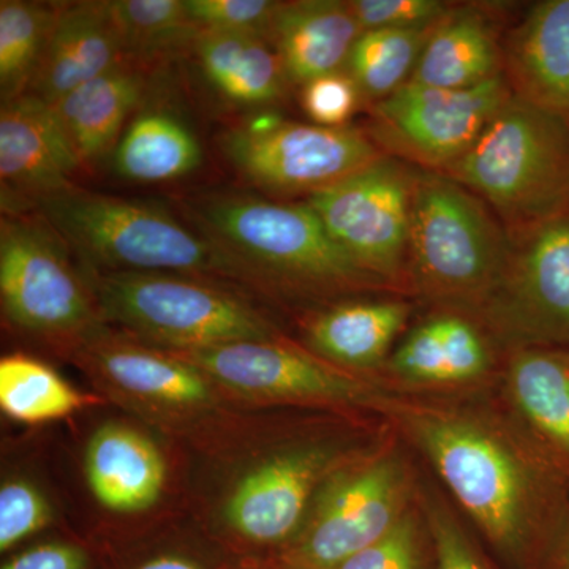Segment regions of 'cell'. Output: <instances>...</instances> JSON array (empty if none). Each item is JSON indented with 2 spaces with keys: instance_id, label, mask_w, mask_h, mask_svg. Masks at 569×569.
<instances>
[{
  "instance_id": "obj_26",
  "label": "cell",
  "mask_w": 569,
  "mask_h": 569,
  "mask_svg": "<svg viewBox=\"0 0 569 569\" xmlns=\"http://www.w3.org/2000/svg\"><path fill=\"white\" fill-rule=\"evenodd\" d=\"M193 50L206 80L230 102L258 107L282 96L287 74L279 54L266 39L200 32Z\"/></svg>"
},
{
  "instance_id": "obj_39",
  "label": "cell",
  "mask_w": 569,
  "mask_h": 569,
  "mask_svg": "<svg viewBox=\"0 0 569 569\" xmlns=\"http://www.w3.org/2000/svg\"><path fill=\"white\" fill-rule=\"evenodd\" d=\"M538 569H569V515Z\"/></svg>"
},
{
  "instance_id": "obj_23",
  "label": "cell",
  "mask_w": 569,
  "mask_h": 569,
  "mask_svg": "<svg viewBox=\"0 0 569 569\" xmlns=\"http://www.w3.org/2000/svg\"><path fill=\"white\" fill-rule=\"evenodd\" d=\"M361 33L348 2L299 0L282 3L272 40L287 80L306 86L346 70Z\"/></svg>"
},
{
  "instance_id": "obj_2",
  "label": "cell",
  "mask_w": 569,
  "mask_h": 569,
  "mask_svg": "<svg viewBox=\"0 0 569 569\" xmlns=\"http://www.w3.org/2000/svg\"><path fill=\"white\" fill-rule=\"evenodd\" d=\"M392 433L395 427L378 415L323 411L309 427L272 445L236 481L224 501V522L252 545L283 550L326 482Z\"/></svg>"
},
{
  "instance_id": "obj_11",
  "label": "cell",
  "mask_w": 569,
  "mask_h": 569,
  "mask_svg": "<svg viewBox=\"0 0 569 569\" xmlns=\"http://www.w3.org/2000/svg\"><path fill=\"white\" fill-rule=\"evenodd\" d=\"M224 153L254 186L313 194L383 159L380 146L351 127L257 119L227 133Z\"/></svg>"
},
{
  "instance_id": "obj_30",
  "label": "cell",
  "mask_w": 569,
  "mask_h": 569,
  "mask_svg": "<svg viewBox=\"0 0 569 569\" xmlns=\"http://www.w3.org/2000/svg\"><path fill=\"white\" fill-rule=\"evenodd\" d=\"M59 10L26 0L0 2V93L3 102L28 92Z\"/></svg>"
},
{
  "instance_id": "obj_28",
  "label": "cell",
  "mask_w": 569,
  "mask_h": 569,
  "mask_svg": "<svg viewBox=\"0 0 569 569\" xmlns=\"http://www.w3.org/2000/svg\"><path fill=\"white\" fill-rule=\"evenodd\" d=\"M51 367L24 355H10L0 361V408L22 425H44L70 417L92 403Z\"/></svg>"
},
{
  "instance_id": "obj_19",
  "label": "cell",
  "mask_w": 569,
  "mask_h": 569,
  "mask_svg": "<svg viewBox=\"0 0 569 569\" xmlns=\"http://www.w3.org/2000/svg\"><path fill=\"white\" fill-rule=\"evenodd\" d=\"M123 62L121 33L110 2L59 9L28 92L56 107L63 97Z\"/></svg>"
},
{
  "instance_id": "obj_12",
  "label": "cell",
  "mask_w": 569,
  "mask_h": 569,
  "mask_svg": "<svg viewBox=\"0 0 569 569\" xmlns=\"http://www.w3.org/2000/svg\"><path fill=\"white\" fill-rule=\"evenodd\" d=\"M411 190L413 173L383 157L306 203L362 271L407 296Z\"/></svg>"
},
{
  "instance_id": "obj_22",
  "label": "cell",
  "mask_w": 569,
  "mask_h": 569,
  "mask_svg": "<svg viewBox=\"0 0 569 569\" xmlns=\"http://www.w3.org/2000/svg\"><path fill=\"white\" fill-rule=\"evenodd\" d=\"M84 463L92 496L112 512L146 511L162 496L167 481L162 455L132 427L110 422L96 430Z\"/></svg>"
},
{
  "instance_id": "obj_34",
  "label": "cell",
  "mask_w": 569,
  "mask_h": 569,
  "mask_svg": "<svg viewBox=\"0 0 569 569\" xmlns=\"http://www.w3.org/2000/svg\"><path fill=\"white\" fill-rule=\"evenodd\" d=\"M283 2L271 0H186L190 20L201 32L239 33L268 39Z\"/></svg>"
},
{
  "instance_id": "obj_38",
  "label": "cell",
  "mask_w": 569,
  "mask_h": 569,
  "mask_svg": "<svg viewBox=\"0 0 569 569\" xmlns=\"http://www.w3.org/2000/svg\"><path fill=\"white\" fill-rule=\"evenodd\" d=\"M2 569H88V557L74 546L51 542L21 552Z\"/></svg>"
},
{
  "instance_id": "obj_14",
  "label": "cell",
  "mask_w": 569,
  "mask_h": 569,
  "mask_svg": "<svg viewBox=\"0 0 569 569\" xmlns=\"http://www.w3.org/2000/svg\"><path fill=\"white\" fill-rule=\"evenodd\" d=\"M0 296L18 328L39 335H73L92 325L91 298L58 242L32 223L0 224Z\"/></svg>"
},
{
  "instance_id": "obj_3",
  "label": "cell",
  "mask_w": 569,
  "mask_h": 569,
  "mask_svg": "<svg viewBox=\"0 0 569 569\" xmlns=\"http://www.w3.org/2000/svg\"><path fill=\"white\" fill-rule=\"evenodd\" d=\"M512 246L488 206L438 171L413 173L407 293L471 316L503 279Z\"/></svg>"
},
{
  "instance_id": "obj_21",
  "label": "cell",
  "mask_w": 569,
  "mask_h": 569,
  "mask_svg": "<svg viewBox=\"0 0 569 569\" xmlns=\"http://www.w3.org/2000/svg\"><path fill=\"white\" fill-rule=\"evenodd\" d=\"M515 96L569 122V0H542L527 11L505 50Z\"/></svg>"
},
{
  "instance_id": "obj_27",
  "label": "cell",
  "mask_w": 569,
  "mask_h": 569,
  "mask_svg": "<svg viewBox=\"0 0 569 569\" xmlns=\"http://www.w3.org/2000/svg\"><path fill=\"white\" fill-rule=\"evenodd\" d=\"M200 163V142L192 130L167 111L134 116L114 149L116 171L132 181H173Z\"/></svg>"
},
{
  "instance_id": "obj_33",
  "label": "cell",
  "mask_w": 569,
  "mask_h": 569,
  "mask_svg": "<svg viewBox=\"0 0 569 569\" xmlns=\"http://www.w3.org/2000/svg\"><path fill=\"white\" fill-rule=\"evenodd\" d=\"M336 569H436V545L419 493L395 529Z\"/></svg>"
},
{
  "instance_id": "obj_13",
  "label": "cell",
  "mask_w": 569,
  "mask_h": 569,
  "mask_svg": "<svg viewBox=\"0 0 569 569\" xmlns=\"http://www.w3.org/2000/svg\"><path fill=\"white\" fill-rule=\"evenodd\" d=\"M511 96L503 74L470 89L408 81L373 103L369 137L389 152L441 173L473 148Z\"/></svg>"
},
{
  "instance_id": "obj_24",
  "label": "cell",
  "mask_w": 569,
  "mask_h": 569,
  "mask_svg": "<svg viewBox=\"0 0 569 569\" xmlns=\"http://www.w3.org/2000/svg\"><path fill=\"white\" fill-rule=\"evenodd\" d=\"M501 51L492 21L475 9H452L438 22L411 80L441 89H470L500 77Z\"/></svg>"
},
{
  "instance_id": "obj_31",
  "label": "cell",
  "mask_w": 569,
  "mask_h": 569,
  "mask_svg": "<svg viewBox=\"0 0 569 569\" xmlns=\"http://www.w3.org/2000/svg\"><path fill=\"white\" fill-rule=\"evenodd\" d=\"M123 58H152L192 43L200 29L190 20L186 0H112Z\"/></svg>"
},
{
  "instance_id": "obj_10",
  "label": "cell",
  "mask_w": 569,
  "mask_h": 569,
  "mask_svg": "<svg viewBox=\"0 0 569 569\" xmlns=\"http://www.w3.org/2000/svg\"><path fill=\"white\" fill-rule=\"evenodd\" d=\"M520 234L503 279L470 317L503 355L569 348V213Z\"/></svg>"
},
{
  "instance_id": "obj_5",
  "label": "cell",
  "mask_w": 569,
  "mask_h": 569,
  "mask_svg": "<svg viewBox=\"0 0 569 569\" xmlns=\"http://www.w3.org/2000/svg\"><path fill=\"white\" fill-rule=\"evenodd\" d=\"M200 220L212 244L228 260L241 258L293 290L312 295H395L336 244L307 203L220 197L201 206Z\"/></svg>"
},
{
  "instance_id": "obj_16",
  "label": "cell",
  "mask_w": 569,
  "mask_h": 569,
  "mask_svg": "<svg viewBox=\"0 0 569 569\" xmlns=\"http://www.w3.org/2000/svg\"><path fill=\"white\" fill-rule=\"evenodd\" d=\"M490 388L508 417L569 485V348L508 351Z\"/></svg>"
},
{
  "instance_id": "obj_1",
  "label": "cell",
  "mask_w": 569,
  "mask_h": 569,
  "mask_svg": "<svg viewBox=\"0 0 569 569\" xmlns=\"http://www.w3.org/2000/svg\"><path fill=\"white\" fill-rule=\"evenodd\" d=\"M490 385L462 391L387 385L376 413L429 468L493 567L538 569L568 518L569 485Z\"/></svg>"
},
{
  "instance_id": "obj_15",
  "label": "cell",
  "mask_w": 569,
  "mask_h": 569,
  "mask_svg": "<svg viewBox=\"0 0 569 569\" xmlns=\"http://www.w3.org/2000/svg\"><path fill=\"white\" fill-rule=\"evenodd\" d=\"M503 353L485 328L458 310H433L397 343L380 373L391 387L462 391L488 387Z\"/></svg>"
},
{
  "instance_id": "obj_18",
  "label": "cell",
  "mask_w": 569,
  "mask_h": 569,
  "mask_svg": "<svg viewBox=\"0 0 569 569\" xmlns=\"http://www.w3.org/2000/svg\"><path fill=\"white\" fill-rule=\"evenodd\" d=\"M61 116L32 93L2 103L0 176L3 187L33 197L70 189L81 168Z\"/></svg>"
},
{
  "instance_id": "obj_32",
  "label": "cell",
  "mask_w": 569,
  "mask_h": 569,
  "mask_svg": "<svg viewBox=\"0 0 569 569\" xmlns=\"http://www.w3.org/2000/svg\"><path fill=\"white\" fill-rule=\"evenodd\" d=\"M419 503L432 531L436 569H497L425 463L419 482Z\"/></svg>"
},
{
  "instance_id": "obj_29",
  "label": "cell",
  "mask_w": 569,
  "mask_h": 569,
  "mask_svg": "<svg viewBox=\"0 0 569 569\" xmlns=\"http://www.w3.org/2000/svg\"><path fill=\"white\" fill-rule=\"evenodd\" d=\"M437 24L362 32L346 66V73L361 97L377 103L410 81L426 41Z\"/></svg>"
},
{
  "instance_id": "obj_40",
  "label": "cell",
  "mask_w": 569,
  "mask_h": 569,
  "mask_svg": "<svg viewBox=\"0 0 569 569\" xmlns=\"http://www.w3.org/2000/svg\"><path fill=\"white\" fill-rule=\"evenodd\" d=\"M138 569H203L193 560L181 556H160L142 563Z\"/></svg>"
},
{
  "instance_id": "obj_4",
  "label": "cell",
  "mask_w": 569,
  "mask_h": 569,
  "mask_svg": "<svg viewBox=\"0 0 569 569\" xmlns=\"http://www.w3.org/2000/svg\"><path fill=\"white\" fill-rule=\"evenodd\" d=\"M441 174L523 233L569 213V122L512 93L473 148Z\"/></svg>"
},
{
  "instance_id": "obj_6",
  "label": "cell",
  "mask_w": 569,
  "mask_h": 569,
  "mask_svg": "<svg viewBox=\"0 0 569 569\" xmlns=\"http://www.w3.org/2000/svg\"><path fill=\"white\" fill-rule=\"evenodd\" d=\"M421 473L417 452L395 429L326 482L305 526L280 553V567L336 569L376 545L417 505Z\"/></svg>"
},
{
  "instance_id": "obj_8",
  "label": "cell",
  "mask_w": 569,
  "mask_h": 569,
  "mask_svg": "<svg viewBox=\"0 0 569 569\" xmlns=\"http://www.w3.org/2000/svg\"><path fill=\"white\" fill-rule=\"evenodd\" d=\"M96 293L104 316L168 351L282 340L246 302L187 277L110 272L97 280Z\"/></svg>"
},
{
  "instance_id": "obj_37",
  "label": "cell",
  "mask_w": 569,
  "mask_h": 569,
  "mask_svg": "<svg viewBox=\"0 0 569 569\" xmlns=\"http://www.w3.org/2000/svg\"><path fill=\"white\" fill-rule=\"evenodd\" d=\"M359 99L361 93L346 71L326 74L302 86V107L317 126L346 127Z\"/></svg>"
},
{
  "instance_id": "obj_20",
  "label": "cell",
  "mask_w": 569,
  "mask_h": 569,
  "mask_svg": "<svg viewBox=\"0 0 569 569\" xmlns=\"http://www.w3.org/2000/svg\"><path fill=\"white\" fill-rule=\"evenodd\" d=\"M411 313L406 296L342 302L309 321L307 346L329 365L376 378L406 336Z\"/></svg>"
},
{
  "instance_id": "obj_9",
  "label": "cell",
  "mask_w": 569,
  "mask_h": 569,
  "mask_svg": "<svg viewBox=\"0 0 569 569\" xmlns=\"http://www.w3.org/2000/svg\"><path fill=\"white\" fill-rule=\"evenodd\" d=\"M217 388L263 406L377 415L387 385L340 369L283 340H246L204 350L170 351Z\"/></svg>"
},
{
  "instance_id": "obj_35",
  "label": "cell",
  "mask_w": 569,
  "mask_h": 569,
  "mask_svg": "<svg viewBox=\"0 0 569 569\" xmlns=\"http://www.w3.org/2000/svg\"><path fill=\"white\" fill-rule=\"evenodd\" d=\"M50 503L26 479H10L0 488V550L7 552L51 522Z\"/></svg>"
},
{
  "instance_id": "obj_25",
  "label": "cell",
  "mask_w": 569,
  "mask_h": 569,
  "mask_svg": "<svg viewBox=\"0 0 569 569\" xmlns=\"http://www.w3.org/2000/svg\"><path fill=\"white\" fill-rule=\"evenodd\" d=\"M144 80L126 62L86 82L56 104L81 163L118 146L123 123L141 103Z\"/></svg>"
},
{
  "instance_id": "obj_17",
  "label": "cell",
  "mask_w": 569,
  "mask_h": 569,
  "mask_svg": "<svg viewBox=\"0 0 569 569\" xmlns=\"http://www.w3.org/2000/svg\"><path fill=\"white\" fill-rule=\"evenodd\" d=\"M86 359L97 377L130 402L164 417H192L216 406L217 387L170 351L119 339L92 340Z\"/></svg>"
},
{
  "instance_id": "obj_36",
  "label": "cell",
  "mask_w": 569,
  "mask_h": 569,
  "mask_svg": "<svg viewBox=\"0 0 569 569\" xmlns=\"http://www.w3.org/2000/svg\"><path fill=\"white\" fill-rule=\"evenodd\" d=\"M348 6L362 32L426 28L437 24L452 10L440 0H351Z\"/></svg>"
},
{
  "instance_id": "obj_7",
  "label": "cell",
  "mask_w": 569,
  "mask_h": 569,
  "mask_svg": "<svg viewBox=\"0 0 569 569\" xmlns=\"http://www.w3.org/2000/svg\"><path fill=\"white\" fill-rule=\"evenodd\" d=\"M44 219L92 263L114 272H211L231 268L211 239L200 238L159 208L61 190L40 198Z\"/></svg>"
}]
</instances>
